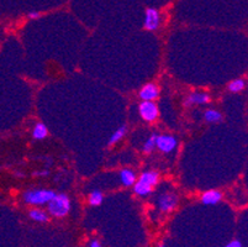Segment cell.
Here are the masks:
<instances>
[{
    "mask_svg": "<svg viewBox=\"0 0 248 247\" xmlns=\"http://www.w3.org/2000/svg\"><path fill=\"white\" fill-rule=\"evenodd\" d=\"M159 180V174L155 171H147L140 176L139 181L134 184L135 193L140 197H147L152 193V188L155 187Z\"/></svg>",
    "mask_w": 248,
    "mask_h": 247,
    "instance_id": "6da1fadb",
    "label": "cell"
},
{
    "mask_svg": "<svg viewBox=\"0 0 248 247\" xmlns=\"http://www.w3.org/2000/svg\"><path fill=\"white\" fill-rule=\"evenodd\" d=\"M47 210L55 217L66 216L71 210V200L66 194H56L51 200L47 203Z\"/></svg>",
    "mask_w": 248,
    "mask_h": 247,
    "instance_id": "7a4b0ae2",
    "label": "cell"
},
{
    "mask_svg": "<svg viewBox=\"0 0 248 247\" xmlns=\"http://www.w3.org/2000/svg\"><path fill=\"white\" fill-rule=\"evenodd\" d=\"M55 196L51 189H29L24 193V200L30 205H45Z\"/></svg>",
    "mask_w": 248,
    "mask_h": 247,
    "instance_id": "3957f363",
    "label": "cell"
},
{
    "mask_svg": "<svg viewBox=\"0 0 248 247\" xmlns=\"http://www.w3.org/2000/svg\"><path fill=\"white\" fill-rule=\"evenodd\" d=\"M139 112L142 119L147 122L155 121V120L158 117V114H159L157 105H155L153 101H147V100H142V103L140 104L139 106Z\"/></svg>",
    "mask_w": 248,
    "mask_h": 247,
    "instance_id": "277c9868",
    "label": "cell"
},
{
    "mask_svg": "<svg viewBox=\"0 0 248 247\" xmlns=\"http://www.w3.org/2000/svg\"><path fill=\"white\" fill-rule=\"evenodd\" d=\"M155 147L163 153L172 152L177 147V139L170 135H161L155 137Z\"/></svg>",
    "mask_w": 248,
    "mask_h": 247,
    "instance_id": "5b68a950",
    "label": "cell"
},
{
    "mask_svg": "<svg viewBox=\"0 0 248 247\" xmlns=\"http://www.w3.org/2000/svg\"><path fill=\"white\" fill-rule=\"evenodd\" d=\"M178 203V198L174 193H164L162 196H159L158 201H157V205H158V209L163 213H169L175 209Z\"/></svg>",
    "mask_w": 248,
    "mask_h": 247,
    "instance_id": "8992f818",
    "label": "cell"
},
{
    "mask_svg": "<svg viewBox=\"0 0 248 247\" xmlns=\"http://www.w3.org/2000/svg\"><path fill=\"white\" fill-rule=\"evenodd\" d=\"M159 22H161V16L157 9L148 8L146 10L145 16V29L148 31H155L159 27Z\"/></svg>",
    "mask_w": 248,
    "mask_h": 247,
    "instance_id": "52a82bcc",
    "label": "cell"
},
{
    "mask_svg": "<svg viewBox=\"0 0 248 247\" xmlns=\"http://www.w3.org/2000/svg\"><path fill=\"white\" fill-rule=\"evenodd\" d=\"M159 94L158 87L153 83H148L145 87L140 90V98L142 100H147V101H153Z\"/></svg>",
    "mask_w": 248,
    "mask_h": 247,
    "instance_id": "ba28073f",
    "label": "cell"
},
{
    "mask_svg": "<svg viewBox=\"0 0 248 247\" xmlns=\"http://www.w3.org/2000/svg\"><path fill=\"white\" fill-rule=\"evenodd\" d=\"M222 199V193L218 190H207L202 196V203L204 205H216Z\"/></svg>",
    "mask_w": 248,
    "mask_h": 247,
    "instance_id": "9c48e42d",
    "label": "cell"
},
{
    "mask_svg": "<svg viewBox=\"0 0 248 247\" xmlns=\"http://www.w3.org/2000/svg\"><path fill=\"white\" fill-rule=\"evenodd\" d=\"M210 101V97L206 93H193L186 98V105H191V104H198V105H202V104H207Z\"/></svg>",
    "mask_w": 248,
    "mask_h": 247,
    "instance_id": "30bf717a",
    "label": "cell"
},
{
    "mask_svg": "<svg viewBox=\"0 0 248 247\" xmlns=\"http://www.w3.org/2000/svg\"><path fill=\"white\" fill-rule=\"evenodd\" d=\"M120 180L125 187H132L136 182V173L132 169L125 168L120 172Z\"/></svg>",
    "mask_w": 248,
    "mask_h": 247,
    "instance_id": "8fae6325",
    "label": "cell"
},
{
    "mask_svg": "<svg viewBox=\"0 0 248 247\" xmlns=\"http://www.w3.org/2000/svg\"><path fill=\"white\" fill-rule=\"evenodd\" d=\"M47 133H48V130H47L46 125H45V124H42V122H38V124H36L35 128H33V130H32L33 139H36V140H44L45 137L47 136Z\"/></svg>",
    "mask_w": 248,
    "mask_h": 247,
    "instance_id": "7c38bea8",
    "label": "cell"
},
{
    "mask_svg": "<svg viewBox=\"0 0 248 247\" xmlns=\"http://www.w3.org/2000/svg\"><path fill=\"white\" fill-rule=\"evenodd\" d=\"M30 217L32 220L37 221V223H47L48 221V215L46 212L41 209H32L30 212Z\"/></svg>",
    "mask_w": 248,
    "mask_h": 247,
    "instance_id": "4fadbf2b",
    "label": "cell"
},
{
    "mask_svg": "<svg viewBox=\"0 0 248 247\" xmlns=\"http://www.w3.org/2000/svg\"><path fill=\"white\" fill-rule=\"evenodd\" d=\"M126 131H127V128H126V126H121V128L117 129V130L111 135V137H110L108 145H109V146H111V145H114V144H116V142L120 141L124 136L126 135Z\"/></svg>",
    "mask_w": 248,
    "mask_h": 247,
    "instance_id": "5bb4252c",
    "label": "cell"
},
{
    "mask_svg": "<svg viewBox=\"0 0 248 247\" xmlns=\"http://www.w3.org/2000/svg\"><path fill=\"white\" fill-rule=\"evenodd\" d=\"M103 199L104 196L100 190H93L89 196V203L90 205H93V207H98V205H100V204L103 203Z\"/></svg>",
    "mask_w": 248,
    "mask_h": 247,
    "instance_id": "9a60e30c",
    "label": "cell"
},
{
    "mask_svg": "<svg viewBox=\"0 0 248 247\" xmlns=\"http://www.w3.org/2000/svg\"><path fill=\"white\" fill-rule=\"evenodd\" d=\"M222 119V115L217 112V110H213V109H209L205 112V120L207 122H218Z\"/></svg>",
    "mask_w": 248,
    "mask_h": 247,
    "instance_id": "2e32d148",
    "label": "cell"
},
{
    "mask_svg": "<svg viewBox=\"0 0 248 247\" xmlns=\"http://www.w3.org/2000/svg\"><path fill=\"white\" fill-rule=\"evenodd\" d=\"M229 89L232 93H238L245 89V81L243 79H234L229 84Z\"/></svg>",
    "mask_w": 248,
    "mask_h": 247,
    "instance_id": "e0dca14e",
    "label": "cell"
},
{
    "mask_svg": "<svg viewBox=\"0 0 248 247\" xmlns=\"http://www.w3.org/2000/svg\"><path fill=\"white\" fill-rule=\"evenodd\" d=\"M155 137H157V135H152L150 139L146 141V144L143 145V151H145L146 153L152 152L153 149L155 148Z\"/></svg>",
    "mask_w": 248,
    "mask_h": 247,
    "instance_id": "ac0fdd59",
    "label": "cell"
},
{
    "mask_svg": "<svg viewBox=\"0 0 248 247\" xmlns=\"http://www.w3.org/2000/svg\"><path fill=\"white\" fill-rule=\"evenodd\" d=\"M224 247H242V242L238 241V240H233V241L229 242V244Z\"/></svg>",
    "mask_w": 248,
    "mask_h": 247,
    "instance_id": "d6986e66",
    "label": "cell"
},
{
    "mask_svg": "<svg viewBox=\"0 0 248 247\" xmlns=\"http://www.w3.org/2000/svg\"><path fill=\"white\" fill-rule=\"evenodd\" d=\"M40 16H41V13H38V11H31V13H29V17L32 20L38 19Z\"/></svg>",
    "mask_w": 248,
    "mask_h": 247,
    "instance_id": "ffe728a7",
    "label": "cell"
},
{
    "mask_svg": "<svg viewBox=\"0 0 248 247\" xmlns=\"http://www.w3.org/2000/svg\"><path fill=\"white\" fill-rule=\"evenodd\" d=\"M89 247H101V245H100V242L96 241V240H93V241L90 242Z\"/></svg>",
    "mask_w": 248,
    "mask_h": 247,
    "instance_id": "44dd1931",
    "label": "cell"
},
{
    "mask_svg": "<svg viewBox=\"0 0 248 247\" xmlns=\"http://www.w3.org/2000/svg\"><path fill=\"white\" fill-rule=\"evenodd\" d=\"M158 247H167L166 246V245H163V244H161V245H159V246Z\"/></svg>",
    "mask_w": 248,
    "mask_h": 247,
    "instance_id": "7402d4cb",
    "label": "cell"
}]
</instances>
